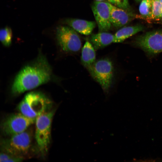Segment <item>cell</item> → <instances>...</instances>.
<instances>
[{
    "label": "cell",
    "instance_id": "1",
    "mask_svg": "<svg viewBox=\"0 0 162 162\" xmlns=\"http://www.w3.org/2000/svg\"><path fill=\"white\" fill-rule=\"evenodd\" d=\"M52 75V69L46 59L40 55L18 74L12 84L11 92L17 95L36 88L49 82Z\"/></svg>",
    "mask_w": 162,
    "mask_h": 162
},
{
    "label": "cell",
    "instance_id": "2",
    "mask_svg": "<svg viewBox=\"0 0 162 162\" xmlns=\"http://www.w3.org/2000/svg\"><path fill=\"white\" fill-rule=\"evenodd\" d=\"M51 100L43 93L32 92L27 93L20 103L18 109L28 118L36 119L39 116L50 110Z\"/></svg>",
    "mask_w": 162,
    "mask_h": 162
},
{
    "label": "cell",
    "instance_id": "3",
    "mask_svg": "<svg viewBox=\"0 0 162 162\" xmlns=\"http://www.w3.org/2000/svg\"><path fill=\"white\" fill-rule=\"evenodd\" d=\"M88 70L103 90L107 93L112 85L114 77V67L111 60L107 58L99 59L96 61Z\"/></svg>",
    "mask_w": 162,
    "mask_h": 162
},
{
    "label": "cell",
    "instance_id": "4",
    "mask_svg": "<svg viewBox=\"0 0 162 162\" xmlns=\"http://www.w3.org/2000/svg\"><path fill=\"white\" fill-rule=\"evenodd\" d=\"M32 140V133L26 130L23 132L11 136L9 139L3 140L1 146L4 152L22 157L28 152Z\"/></svg>",
    "mask_w": 162,
    "mask_h": 162
},
{
    "label": "cell",
    "instance_id": "5",
    "mask_svg": "<svg viewBox=\"0 0 162 162\" xmlns=\"http://www.w3.org/2000/svg\"><path fill=\"white\" fill-rule=\"evenodd\" d=\"M53 110L47 111L38 116L35 119V138L40 150H47L50 142L52 121Z\"/></svg>",
    "mask_w": 162,
    "mask_h": 162
},
{
    "label": "cell",
    "instance_id": "6",
    "mask_svg": "<svg viewBox=\"0 0 162 162\" xmlns=\"http://www.w3.org/2000/svg\"><path fill=\"white\" fill-rule=\"evenodd\" d=\"M57 42L63 50L76 52L81 47V41L77 32L70 26H59L56 28Z\"/></svg>",
    "mask_w": 162,
    "mask_h": 162
},
{
    "label": "cell",
    "instance_id": "7",
    "mask_svg": "<svg viewBox=\"0 0 162 162\" xmlns=\"http://www.w3.org/2000/svg\"><path fill=\"white\" fill-rule=\"evenodd\" d=\"M134 44L148 54L159 53L162 52V30L147 32L136 38Z\"/></svg>",
    "mask_w": 162,
    "mask_h": 162
},
{
    "label": "cell",
    "instance_id": "8",
    "mask_svg": "<svg viewBox=\"0 0 162 162\" xmlns=\"http://www.w3.org/2000/svg\"><path fill=\"white\" fill-rule=\"evenodd\" d=\"M35 119L27 117L20 112L12 115L2 124V131L5 134L10 136L20 133L26 130Z\"/></svg>",
    "mask_w": 162,
    "mask_h": 162
},
{
    "label": "cell",
    "instance_id": "9",
    "mask_svg": "<svg viewBox=\"0 0 162 162\" xmlns=\"http://www.w3.org/2000/svg\"><path fill=\"white\" fill-rule=\"evenodd\" d=\"M92 9L100 32L109 31L112 27L109 3L104 1L94 2Z\"/></svg>",
    "mask_w": 162,
    "mask_h": 162
},
{
    "label": "cell",
    "instance_id": "10",
    "mask_svg": "<svg viewBox=\"0 0 162 162\" xmlns=\"http://www.w3.org/2000/svg\"><path fill=\"white\" fill-rule=\"evenodd\" d=\"M109 4L112 26L116 28L122 27L129 23L134 18V15L130 11L118 8L110 3Z\"/></svg>",
    "mask_w": 162,
    "mask_h": 162
},
{
    "label": "cell",
    "instance_id": "11",
    "mask_svg": "<svg viewBox=\"0 0 162 162\" xmlns=\"http://www.w3.org/2000/svg\"><path fill=\"white\" fill-rule=\"evenodd\" d=\"M64 21L65 23L76 32L85 35L91 34L96 24L94 21L77 19H67Z\"/></svg>",
    "mask_w": 162,
    "mask_h": 162
},
{
    "label": "cell",
    "instance_id": "12",
    "mask_svg": "<svg viewBox=\"0 0 162 162\" xmlns=\"http://www.w3.org/2000/svg\"><path fill=\"white\" fill-rule=\"evenodd\" d=\"M89 41L95 50L103 48L113 42L114 35L106 32H100L92 35Z\"/></svg>",
    "mask_w": 162,
    "mask_h": 162
},
{
    "label": "cell",
    "instance_id": "13",
    "mask_svg": "<svg viewBox=\"0 0 162 162\" xmlns=\"http://www.w3.org/2000/svg\"><path fill=\"white\" fill-rule=\"evenodd\" d=\"M144 28V26L141 25L122 27L114 35L113 42H122L129 37L142 31Z\"/></svg>",
    "mask_w": 162,
    "mask_h": 162
},
{
    "label": "cell",
    "instance_id": "14",
    "mask_svg": "<svg viewBox=\"0 0 162 162\" xmlns=\"http://www.w3.org/2000/svg\"><path fill=\"white\" fill-rule=\"evenodd\" d=\"M81 59L82 64L88 70L95 62V49L90 41H86L82 47Z\"/></svg>",
    "mask_w": 162,
    "mask_h": 162
},
{
    "label": "cell",
    "instance_id": "15",
    "mask_svg": "<svg viewBox=\"0 0 162 162\" xmlns=\"http://www.w3.org/2000/svg\"><path fill=\"white\" fill-rule=\"evenodd\" d=\"M140 17L147 20H151L152 16V5L151 0H142L139 7Z\"/></svg>",
    "mask_w": 162,
    "mask_h": 162
},
{
    "label": "cell",
    "instance_id": "16",
    "mask_svg": "<svg viewBox=\"0 0 162 162\" xmlns=\"http://www.w3.org/2000/svg\"><path fill=\"white\" fill-rule=\"evenodd\" d=\"M12 32L10 28L8 26L1 29L0 40L2 44L5 46H9L11 44Z\"/></svg>",
    "mask_w": 162,
    "mask_h": 162
},
{
    "label": "cell",
    "instance_id": "17",
    "mask_svg": "<svg viewBox=\"0 0 162 162\" xmlns=\"http://www.w3.org/2000/svg\"><path fill=\"white\" fill-rule=\"evenodd\" d=\"M152 5V20H158L162 12V3L159 0H151Z\"/></svg>",
    "mask_w": 162,
    "mask_h": 162
},
{
    "label": "cell",
    "instance_id": "18",
    "mask_svg": "<svg viewBox=\"0 0 162 162\" xmlns=\"http://www.w3.org/2000/svg\"><path fill=\"white\" fill-rule=\"evenodd\" d=\"M23 159L22 157L15 156L4 152L0 154V162H21Z\"/></svg>",
    "mask_w": 162,
    "mask_h": 162
},
{
    "label": "cell",
    "instance_id": "19",
    "mask_svg": "<svg viewBox=\"0 0 162 162\" xmlns=\"http://www.w3.org/2000/svg\"><path fill=\"white\" fill-rule=\"evenodd\" d=\"M108 2L118 8L130 11L128 0H108Z\"/></svg>",
    "mask_w": 162,
    "mask_h": 162
},
{
    "label": "cell",
    "instance_id": "20",
    "mask_svg": "<svg viewBox=\"0 0 162 162\" xmlns=\"http://www.w3.org/2000/svg\"><path fill=\"white\" fill-rule=\"evenodd\" d=\"M137 2H140L142 0H135Z\"/></svg>",
    "mask_w": 162,
    "mask_h": 162
},
{
    "label": "cell",
    "instance_id": "21",
    "mask_svg": "<svg viewBox=\"0 0 162 162\" xmlns=\"http://www.w3.org/2000/svg\"><path fill=\"white\" fill-rule=\"evenodd\" d=\"M95 1H104L106 0H95Z\"/></svg>",
    "mask_w": 162,
    "mask_h": 162
},
{
    "label": "cell",
    "instance_id": "22",
    "mask_svg": "<svg viewBox=\"0 0 162 162\" xmlns=\"http://www.w3.org/2000/svg\"><path fill=\"white\" fill-rule=\"evenodd\" d=\"M160 19H162V12L161 13Z\"/></svg>",
    "mask_w": 162,
    "mask_h": 162
},
{
    "label": "cell",
    "instance_id": "23",
    "mask_svg": "<svg viewBox=\"0 0 162 162\" xmlns=\"http://www.w3.org/2000/svg\"><path fill=\"white\" fill-rule=\"evenodd\" d=\"M159 0L162 3V0Z\"/></svg>",
    "mask_w": 162,
    "mask_h": 162
}]
</instances>
